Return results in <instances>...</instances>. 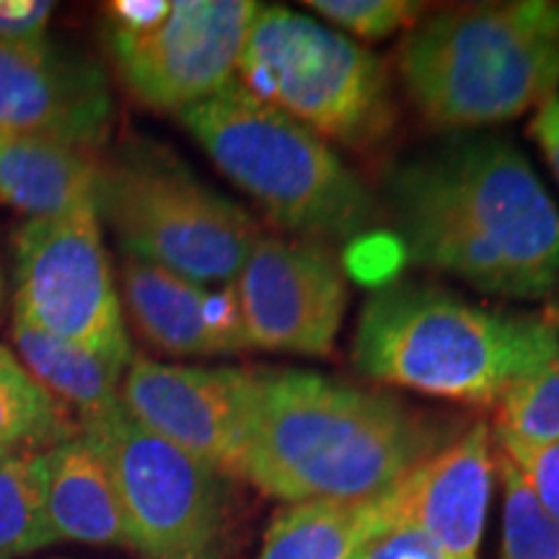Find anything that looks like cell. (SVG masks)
Returning a JSON list of instances; mask_svg holds the SVG:
<instances>
[{"label":"cell","instance_id":"cell-30","mask_svg":"<svg viewBox=\"0 0 559 559\" xmlns=\"http://www.w3.org/2000/svg\"><path fill=\"white\" fill-rule=\"evenodd\" d=\"M544 317H547V321L551 326H555V332H557V337H559V300L557 304H551L549 309H547V313H544Z\"/></svg>","mask_w":559,"mask_h":559},{"label":"cell","instance_id":"cell-12","mask_svg":"<svg viewBox=\"0 0 559 559\" xmlns=\"http://www.w3.org/2000/svg\"><path fill=\"white\" fill-rule=\"evenodd\" d=\"M115 99L99 60L52 41H0V135L79 151L107 143Z\"/></svg>","mask_w":559,"mask_h":559},{"label":"cell","instance_id":"cell-24","mask_svg":"<svg viewBox=\"0 0 559 559\" xmlns=\"http://www.w3.org/2000/svg\"><path fill=\"white\" fill-rule=\"evenodd\" d=\"M306 9L362 39H383L425 19V3L415 0H311Z\"/></svg>","mask_w":559,"mask_h":559},{"label":"cell","instance_id":"cell-20","mask_svg":"<svg viewBox=\"0 0 559 559\" xmlns=\"http://www.w3.org/2000/svg\"><path fill=\"white\" fill-rule=\"evenodd\" d=\"M58 544L47 515V461L41 451L0 461V559H19Z\"/></svg>","mask_w":559,"mask_h":559},{"label":"cell","instance_id":"cell-2","mask_svg":"<svg viewBox=\"0 0 559 559\" xmlns=\"http://www.w3.org/2000/svg\"><path fill=\"white\" fill-rule=\"evenodd\" d=\"M386 202L412 262L502 298L559 285V207L502 138H461L386 174Z\"/></svg>","mask_w":559,"mask_h":559},{"label":"cell","instance_id":"cell-21","mask_svg":"<svg viewBox=\"0 0 559 559\" xmlns=\"http://www.w3.org/2000/svg\"><path fill=\"white\" fill-rule=\"evenodd\" d=\"M79 432L68 412L34 381L24 362L0 345V451L52 449Z\"/></svg>","mask_w":559,"mask_h":559},{"label":"cell","instance_id":"cell-15","mask_svg":"<svg viewBox=\"0 0 559 559\" xmlns=\"http://www.w3.org/2000/svg\"><path fill=\"white\" fill-rule=\"evenodd\" d=\"M124 306L135 330L177 358H218L249 347L234 288L207 285L128 257L122 262Z\"/></svg>","mask_w":559,"mask_h":559},{"label":"cell","instance_id":"cell-13","mask_svg":"<svg viewBox=\"0 0 559 559\" xmlns=\"http://www.w3.org/2000/svg\"><path fill=\"white\" fill-rule=\"evenodd\" d=\"M120 396L143 428L241 479L249 368L166 366L135 358L124 370Z\"/></svg>","mask_w":559,"mask_h":559},{"label":"cell","instance_id":"cell-28","mask_svg":"<svg viewBox=\"0 0 559 559\" xmlns=\"http://www.w3.org/2000/svg\"><path fill=\"white\" fill-rule=\"evenodd\" d=\"M169 0H117L107 5V24L128 32L151 29L169 13Z\"/></svg>","mask_w":559,"mask_h":559},{"label":"cell","instance_id":"cell-23","mask_svg":"<svg viewBox=\"0 0 559 559\" xmlns=\"http://www.w3.org/2000/svg\"><path fill=\"white\" fill-rule=\"evenodd\" d=\"M495 466L506 487L500 559H559V526L536 502L523 474L502 451Z\"/></svg>","mask_w":559,"mask_h":559},{"label":"cell","instance_id":"cell-11","mask_svg":"<svg viewBox=\"0 0 559 559\" xmlns=\"http://www.w3.org/2000/svg\"><path fill=\"white\" fill-rule=\"evenodd\" d=\"M249 347L326 358L347 311V283L324 243L260 236L234 280Z\"/></svg>","mask_w":559,"mask_h":559},{"label":"cell","instance_id":"cell-29","mask_svg":"<svg viewBox=\"0 0 559 559\" xmlns=\"http://www.w3.org/2000/svg\"><path fill=\"white\" fill-rule=\"evenodd\" d=\"M531 138L536 140L544 156H547L551 171L559 181V94L551 96L549 102H544L536 109L534 120L528 124Z\"/></svg>","mask_w":559,"mask_h":559},{"label":"cell","instance_id":"cell-8","mask_svg":"<svg viewBox=\"0 0 559 559\" xmlns=\"http://www.w3.org/2000/svg\"><path fill=\"white\" fill-rule=\"evenodd\" d=\"M79 430L109 466L140 559H228L234 477L143 428L122 402Z\"/></svg>","mask_w":559,"mask_h":559},{"label":"cell","instance_id":"cell-17","mask_svg":"<svg viewBox=\"0 0 559 559\" xmlns=\"http://www.w3.org/2000/svg\"><path fill=\"white\" fill-rule=\"evenodd\" d=\"M99 158L52 140L0 135V202L29 218L96 205Z\"/></svg>","mask_w":559,"mask_h":559},{"label":"cell","instance_id":"cell-32","mask_svg":"<svg viewBox=\"0 0 559 559\" xmlns=\"http://www.w3.org/2000/svg\"><path fill=\"white\" fill-rule=\"evenodd\" d=\"M5 456H9V453H3V451H0V461H3Z\"/></svg>","mask_w":559,"mask_h":559},{"label":"cell","instance_id":"cell-25","mask_svg":"<svg viewBox=\"0 0 559 559\" xmlns=\"http://www.w3.org/2000/svg\"><path fill=\"white\" fill-rule=\"evenodd\" d=\"M523 474L544 513L559 526V440L542 449L502 451Z\"/></svg>","mask_w":559,"mask_h":559},{"label":"cell","instance_id":"cell-3","mask_svg":"<svg viewBox=\"0 0 559 559\" xmlns=\"http://www.w3.org/2000/svg\"><path fill=\"white\" fill-rule=\"evenodd\" d=\"M557 353L544 313L485 309L417 283L373 293L353 340V362L366 379L479 407L498 404L521 373Z\"/></svg>","mask_w":559,"mask_h":559},{"label":"cell","instance_id":"cell-26","mask_svg":"<svg viewBox=\"0 0 559 559\" xmlns=\"http://www.w3.org/2000/svg\"><path fill=\"white\" fill-rule=\"evenodd\" d=\"M358 559H445V555L425 531L409 523H391Z\"/></svg>","mask_w":559,"mask_h":559},{"label":"cell","instance_id":"cell-6","mask_svg":"<svg viewBox=\"0 0 559 559\" xmlns=\"http://www.w3.org/2000/svg\"><path fill=\"white\" fill-rule=\"evenodd\" d=\"M94 202L128 257L202 285L234 283L262 236L247 210L143 138L99 160Z\"/></svg>","mask_w":559,"mask_h":559},{"label":"cell","instance_id":"cell-4","mask_svg":"<svg viewBox=\"0 0 559 559\" xmlns=\"http://www.w3.org/2000/svg\"><path fill=\"white\" fill-rule=\"evenodd\" d=\"M402 86L425 122L487 128L539 109L559 88V3L515 0L438 11L396 52Z\"/></svg>","mask_w":559,"mask_h":559},{"label":"cell","instance_id":"cell-5","mask_svg":"<svg viewBox=\"0 0 559 559\" xmlns=\"http://www.w3.org/2000/svg\"><path fill=\"white\" fill-rule=\"evenodd\" d=\"M179 120L213 164L298 239L347 241L379 218L373 192L324 138L236 79L179 111Z\"/></svg>","mask_w":559,"mask_h":559},{"label":"cell","instance_id":"cell-27","mask_svg":"<svg viewBox=\"0 0 559 559\" xmlns=\"http://www.w3.org/2000/svg\"><path fill=\"white\" fill-rule=\"evenodd\" d=\"M52 11L47 0H0V41L45 39Z\"/></svg>","mask_w":559,"mask_h":559},{"label":"cell","instance_id":"cell-10","mask_svg":"<svg viewBox=\"0 0 559 559\" xmlns=\"http://www.w3.org/2000/svg\"><path fill=\"white\" fill-rule=\"evenodd\" d=\"M251 0H174L156 26L128 32L107 24L104 39L124 86L158 111H185L236 79Z\"/></svg>","mask_w":559,"mask_h":559},{"label":"cell","instance_id":"cell-19","mask_svg":"<svg viewBox=\"0 0 559 559\" xmlns=\"http://www.w3.org/2000/svg\"><path fill=\"white\" fill-rule=\"evenodd\" d=\"M11 337L24 360V368L34 376L55 402L66 412H75L79 423L104 415L122 402V373L111 362L96 358L79 345L52 337L37 330L26 319L13 313Z\"/></svg>","mask_w":559,"mask_h":559},{"label":"cell","instance_id":"cell-18","mask_svg":"<svg viewBox=\"0 0 559 559\" xmlns=\"http://www.w3.org/2000/svg\"><path fill=\"white\" fill-rule=\"evenodd\" d=\"M391 523V492L370 500H311L272 519L257 559H358Z\"/></svg>","mask_w":559,"mask_h":559},{"label":"cell","instance_id":"cell-14","mask_svg":"<svg viewBox=\"0 0 559 559\" xmlns=\"http://www.w3.org/2000/svg\"><path fill=\"white\" fill-rule=\"evenodd\" d=\"M492 477V436L474 423L391 489V515L425 531L445 559H477Z\"/></svg>","mask_w":559,"mask_h":559},{"label":"cell","instance_id":"cell-7","mask_svg":"<svg viewBox=\"0 0 559 559\" xmlns=\"http://www.w3.org/2000/svg\"><path fill=\"white\" fill-rule=\"evenodd\" d=\"M236 81L349 151L381 148L396 124L391 75L379 55L283 5H260Z\"/></svg>","mask_w":559,"mask_h":559},{"label":"cell","instance_id":"cell-16","mask_svg":"<svg viewBox=\"0 0 559 559\" xmlns=\"http://www.w3.org/2000/svg\"><path fill=\"white\" fill-rule=\"evenodd\" d=\"M45 461L47 515L55 539L130 549L115 479L102 453L79 432L45 451Z\"/></svg>","mask_w":559,"mask_h":559},{"label":"cell","instance_id":"cell-1","mask_svg":"<svg viewBox=\"0 0 559 559\" xmlns=\"http://www.w3.org/2000/svg\"><path fill=\"white\" fill-rule=\"evenodd\" d=\"M459 436V419L383 391L249 368L241 479L290 506L381 498Z\"/></svg>","mask_w":559,"mask_h":559},{"label":"cell","instance_id":"cell-31","mask_svg":"<svg viewBox=\"0 0 559 559\" xmlns=\"http://www.w3.org/2000/svg\"><path fill=\"white\" fill-rule=\"evenodd\" d=\"M0 311H3V275H0Z\"/></svg>","mask_w":559,"mask_h":559},{"label":"cell","instance_id":"cell-22","mask_svg":"<svg viewBox=\"0 0 559 559\" xmlns=\"http://www.w3.org/2000/svg\"><path fill=\"white\" fill-rule=\"evenodd\" d=\"M500 451L542 449L559 440V353L521 373L495 404Z\"/></svg>","mask_w":559,"mask_h":559},{"label":"cell","instance_id":"cell-9","mask_svg":"<svg viewBox=\"0 0 559 559\" xmlns=\"http://www.w3.org/2000/svg\"><path fill=\"white\" fill-rule=\"evenodd\" d=\"M16 317L128 370L132 347L96 205L29 218L16 234Z\"/></svg>","mask_w":559,"mask_h":559}]
</instances>
